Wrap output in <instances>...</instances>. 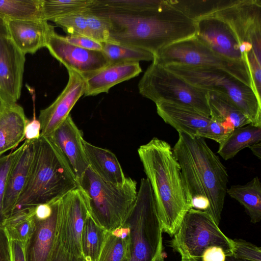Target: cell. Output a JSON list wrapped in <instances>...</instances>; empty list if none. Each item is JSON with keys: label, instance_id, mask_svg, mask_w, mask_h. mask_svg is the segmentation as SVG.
<instances>
[{"label": "cell", "instance_id": "cell-1", "mask_svg": "<svg viewBox=\"0 0 261 261\" xmlns=\"http://www.w3.org/2000/svg\"><path fill=\"white\" fill-rule=\"evenodd\" d=\"M109 23L107 42L137 48L153 54L178 41L195 36L196 22L169 6L127 12L89 9Z\"/></svg>", "mask_w": 261, "mask_h": 261}, {"label": "cell", "instance_id": "cell-2", "mask_svg": "<svg viewBox=\"0 0 261 261\" xmlns=\"http://www.w3.org/2000/svg\"><path fill=\"white\" fill-rule=\"evenodd\" d=\"M172 151L180 168L188 202L192 206L193 200H208L210 207L205 212L219 225L228 182L226 168L201 137L178 133Z\"/></svg>", "mask_w": 261, "mask_h": 261}, {"label": "cell", "instance_id": "cell-3", "mask_svg": "<svg viewBox=\"0 0 261 261\" xmlns=\"http://www.w3.org/2000/svg\"><path fill=\"white\" fill-rule=\"evenodd\" d=\"M138 153L151 185L163 231L173 237L192 208L179 165L170 145L155 137L140 146Z\"/></svg>", "mask_w": 261, "mask_h": 261}, {"label": "cell", "instance_id": "cell-4", "mask_svg": "<svg viewBox=\"0 0 261 261\" xmlns=\"http://www.w3.org/2000/svg\"><path fill=\"white\" fill-rule=\"evenodd\" d=\"M79 187L62 155L47 137L41 136L36 140L30 176L12 214L60 198Z\"/></svg>", "mask_w": 261, "mask_h": 261}, {"label": "cell", "instance_id": "cell-5", "mask_svg": "<svg viewBox=\"0 0 261 261\" xmlns=\"http://www.w3.org/2000/svg\"><path fill=\"white\" fill-rule=\"evenodd\" d=\"M123 223L130 229L125 261H164L163 228L147 178L141 179L136 200Z\"/></svg>", "mask_w": 261, "mask_h": 261}, {"label": "cell", "instance_id": "cell-6", "mask_svg": "<svg viewBox=\"0 0 261 261\" xmlns=\"http://www.w3.org/2000/svg\"><path fill=\"white\" fill-rule=\"evenodd\" d=\"M85 194L90 215L108 231L123 223L137 195V182L126 177L122 185L108 182L88 167L79 182Z\"/></svg>", "mask_w": 261, "mask_h": 261}, {"label": "cell", "instance_id": "cell-7", "mask_svg": "<svg viewBox=\"0 0 261 261\" xmlns=\"http://www.w3.org/2000/svg\"><path fill=\"white\" fill-rule=\"evenodd\" d=\"M163 66L196 87L224 95L243 113L250 124L261 127V100L251 88L228 73L176 64Z\"/></svg>", "mask_w": 261, "mask_h": 261}, {"label": "cell", "instance_id": "cell-8", "mask_svg": "<svg viewBox=\"0 0 261 261\" xmlns=\"http://www.w3.org/2000/svg\"><path fill=\"white\" fill-rule=\"evenodd\" d=\"M140 94L155 103L166 102L193 108L210 117L207 91L194 86L152 61L138 84Z\"/></svg>", "mask_w": 261, "mask_h": 261}, {"label": "cell", "instance_id": "cell-9", "mask_svg": "<svg viewBox=\"0 0 261 261\" xmlns=\"http://www.w3.org/2000/svg\"><path fill=\"white\" fill-rule=\"evenodd\" d=\"M152 61L162 66L176 64L221 70L253 89L246 62L233 61L218 55L195 36L178 41L162 48L154 55Z\"/></svg>", "mask_w": 261, "mask_h": 261}, {"label": "cell", "instance_id": "cell-10", "mask_svg": "<svg viewBox=\"0 0 261 261\" xmlns=\"http://www.w3.org/2000/svg\"><path fill=\"white\" fill-rule=\"evenodd\" d=\"M173 237L170 246L181 257L199 259L212 246L222 247L227 256L232 255L231 239L205 211L190 208Z\"/></svg>", "mask_w": 261, "mask_h": 261}, {"label": "cell", "instance_id": "cell-11", "mask_svg": "<svg viewBox=\"0 0 261 261\" xmlns=\"http://www.w3.org/2000/svg\"><path fill=\"white\" fill-rule=\"evenodd\" d=\"M227 22L236 35L242 55L252 50L260 60L261 1L238 0L214 15Z\"/></svg>", "mask_w": 261, "mask_h": 261}, {"label": "cell", "instance_id": "cell-12", "mask_svg": "<svg viewBox=\"0 0 261 261\" xmlns=\"http://www.w3.org/2000/svg\"><path fill=\"white\" fill-rule=\"evenodd\" d=\"M89 215L85 194L80 187L61 197L56 240L69 253L83 257L82 233Z\"/></svg>", "mask_w": 261, "mask_h": 261}, {"label": "cell", "instance_id": "cell-13", "mask_svg": "<svg viewBox=\"0 0 261 261\" xmlns=\"http://www.w3.org/2000/svg\"><path fill=\"white\" fill-rule=\"evenodd\" d=\"M61 198L35 206L34 228L24 244L26 261H49L56 240Z\"/></svg>", "mask_w": 261, "mask_h": 261}, {"label": "cell", "instance_id": "cell-14", "mask_svg": "<svg viewBox=\"0 0 261 261\" xmlns=\"http://www.w3.org/2000/svg\"><path fill=\"white\" fill-rule=\"evenodd\" d=\"M25 55L14 44L0 18V96L6 104L16 103L20 96Z\"/></svg>", "mask_w": 261, "mask_h": 261}, {"label": "cell", "instance_id": "cell-15", "mask_svg": "<svg viewBox=\"0 0 261 261\" xmlns=\"http://www.w3.org/2000/svg\"><path fill=\"white\" fill-rule=\"evenodd\" d=\"M46 47L67 70H73L81 76L109 64L102 51L87 49L73 45L55 31L50 35Z\"/></svg>", "mask_w": 261, "mask_h": 261}, {"label": "cell", "instance_id": "cell-16", "mask_svg": "<svg viewBox=\"0 0 261 261\" xmlns=\"http://www.w3.org/2000/svg\"><path fill=\"white\" fill-rule=\"evenodd\" d=\"M195 36L218 55L237 62H246L240 50L239 40L229 25L211 15L196 21Z\"/></svg>", "mask_w": 261, "mask_h": 261}, {"label": "cell", "instance_id": "cell-17", "mask_svg": "<svg viewBox=\"0 0 261 261\" xmlns=\"http://www.w3.org/2000/svg\"><path fill=\"white\" fill-rule=\"evenodd\" d=\"M66 161L79 184L89 167L84 146L83 134L69 114L47 137Z\"/></svg>", "mask_w": 261, "mask_h": 261}, {"label": "cell", "instance_id": "cell-18", "mask_svg": "<svg viewBox=\"0 0 261 261\" xmlns=\"http://www.w3.org/2000/svg\"><path fill=\"white\" fill-rule=\"evenodd\" d=\"M67 70L69 79L66 87L50 106L40 112L38 120L41 124V136L49 137L84 95L85 84L83 77L73 70Z\"/></svg>", "mask_w": 261, "mask_h": 261}, {"label": "cell", "instance_id": "cell-19", "mask_svg": "<svg viewBox=\"0 0 261 261\" xmlns=\"http://www.w3.org/2000/svg\"><path fill=\"white\" fill-rule=\"evenodd\" d=\"M35 140H25L8 174L3 201L6 218L11 216L28 182L35 153Z\"/></svg>", "mask_w": 261, "mask_h": 261}, {"label": "cell", "instance_id": "cell-20", "mask_svg": "<svg viewBox=\"0 0 261 261\" xmlns=\"http://www.w3.org/2000/svg\"><path fill=\"white\" fill-rule=\"evenodd\" d=\"M3 20L12 41L25 55L35 54L46 47L50 35L55 31L54 26L43 19Z\"/></svg>", "mask_w": 261, "mask_h": 261}, {"label": "cell", "instance_id": "cell-21", "mask_svg": "<svg viewBox=\"0 0 261 261\" xmlns=\"http://www.w3.org/2000/svg\"><path fill=\"white\" fill-rule=\"evenodd\" d=\"M142 72L139 62L109 64L95 72L81 75L85 84L84 96L108 93L116 85L138 76Z\"/></svg>", "mask_w": 261, "mask_h": 261}, {"label": "cell", "instance_id": "cell-22", "mask_svg": "<svg viewBox=\"0 0 261 261\" xmlns=\"http://www.w3.org/2000/svg\"><path fill=\"white\" fill-rule=\"evenodd\" d=\"M158 114L178 133L197 137L198 132L206 127L211 118L198 111L177 104L160 101L155 103Z\"/></svg>", "mask_w": 261, "mask_h": 261}, {"label": "cell", "instance_id": "cell-23", "mask_svg": "<svg viewBox=\"0 0 261 261\" xmlns=\"http://www.w3.org/2000/svg\"><path fill=\"white\" fill-rule=\"evenodd\" d=\"M29 120L16 103L6 104L0 113V157L25 140L24 129Z\"/></svg>", "mask_w": 261, "mask_h": 261}, {"label": "cell", "instance_id": "cell-24", "mask_svg": "<svg viewBox=\"0 0 261 261\" xmlns=\"http://www.w3.org/2000/svg\"><path fill=\"white\" fill-rule=\"evenodd\" d=\"M84 150L89 167L103 180L114 185H122L126 177L116 155L108 149L84 141Z\"/></svg>", "mask_w": 261, "mask_h": 261}, {"label": "cell", "instance_id": "cell-25", "mask_svg": "<svg viewBox=\"0 0 261 261\" xmlns=\"http://www.w3.org/2000/svg\"><path fill=\"white\" fill-rule=\"evenodd\" d=\"M206 96L211 119L224 122L235 128L250 124L243 113L224 95L207 91Z\"/></svg>", "mask_w": 261, "mask_h": 261}, {"label": "cell", "instance_id": "cell-26", "mask_svg": "<svg viewBox=\"0 0 261 261\" xmlns=\"http://www.w3.org/2000/svg\"><path fill=\"white\" fill-rule=\"evenodd\" d=\"M261 142V127L249 124L236 128L219 144L217 152L225 160L234 158L243 149Z\"/></svg>", "mask_w": 261, "mask_h": 261}, {"label": "cell", "instance_id": "cell-27", "mask_svg": "<svg viewBox=\"0 0 261 261\" xmlns=\"http://www.w3.org/2000/svg\"><path fill=\"white\" fill-rule=\"evenodd\" d=\"M245 208L251 222L256 223L261 219V184L258 177L245 185H233L226 192Z\"/></svg>", "mask_w": 261, "mask_h": 261}, {"label": "cell", "instance_id": "cell-28", "mask_svg": "<svg viewBox=\"0 0 261 261\" xmlns=\"http://www.w3.org/2000/svg\"><path fill=\"white\" fill-rule=\"evenodd\" d=\"M168 5L194 21L214 15L238 0H166Z\"/></svg>", "mask_w": 261, "mask_h": 261}, {"label": "cell", "instance_id": "cell-29", "mask_svg": "<svg viewBox=\"0 0 261 261\" xmlns=\"http://www.w3.org/2000/svg\"><path fill=\"white\" fill-rule=\"evenodd\" d=\"M0 18L19 20L43 19L42 0H0Z\"/></svg>", "mask_w": 261, "mask_h": 261}, {"label": "cell", "instance_id": "cell-30", "mask_svg": "<svg viewBox=\"0 0 261 261\" xmlns=\"http://www.w3.org/2000/svg\"><path fill=\"white\" fill-rule=\"evenodd\" d=\"M107 230L99 226L89 215L81 237L83 256L86 261H96L102 247Z\"/></svg>", "mask_w": 261, "mask_h": 261}, {"label": "cell", "instance_id": "cell-31", "mask_svg": "<svg viewBox=\"0 0 261 261\" xmlns=\"http://www.w3.org/2000/svg\"><path fill=\"white\" fill-rule=\"evenodd\" d=\"M35 207L18 211L6 218L3 227L10 240H16L23 244L33 231L34 222L33 215Z\"/></svg>", "mask_w": 261, "mask_h": 261}, {"label": "cell", "instance_id": "cell-32", "mask_svg": "<svg viewBox=\"0 0 261 261\" xmlns=\"http://www.w3.org/2000/svg\"><path fill=\"white\" fill-rule=\"evenodd\" d=\"M102 51L106 56L109 64L152 61L154 58L153 54L143 49L109 42H102Z\"/></svg>", "mask_w": 261, "mask_h": 261}, {"label": "cell", "instance_id": "cell-33", "mask_svg": "<svg viewBox=\"0 0 261 261\" xmlns=\"http://www.w3.org/2000/svg\"><path fill=\"white\" fill-rule=\"evenodd\" d=\"M94 0H42L43 19L53 21L55 19L73 13L89 10Z\"/></svg>", "mask_w": 261, "mask_h": 261}, {"label": "cell", "instance_id": "cell-34", "mask_svg": "<svg viewBox=\"0 0 261 261\" xmlns=\"http://www.w3.org/2000/svg\"><path fill=\"white\" fill-rule=\"evenodd\" d=\"M128 240L122 239L107 231L96 261H125L128 256Z\"/></svg>", "mask_w": 261, "mask_h": 261}, {"label": "cell", "instance_id": "cell-35", "mask_svg": "<svg viewBox=\"0 0 261 261\" xmlns=\"http://www.w3.org/2000/svg\"><path fill=\"white\" fill-rule=\"evenodd\" d=\"M83 12L60 17L52 21L61 27L69 35H83L90 37Z\"/></svg>", "mask_w": 261, "mask_h": 261}, {"label": "cell", "instance_id": "cell-36", "mask_svg": "<svg viewBox=\"0 0 261 261\" xmlns=\"http://www.w3.org/2000/svg\"><path fill=\"white\" fill-rule=\"evenodd\" d=\"M85 16L90 37L100 42H107L109 35V23L104 18L89 10L83 12Z\"/></svg>", "mask_w": 261, "mask_h": 261}, {"label": "cell", "instance_id": "cell-37", "mask_svg": "<svg viewBox=\"0 0 261 261\" xmlns=\"http://www.w3.org/2000/svg\"><path fill=\"white\" fill-rule=\"evenodd\" d=\"M21 149L20 146L15 150L0 157V226L3 227L6 219L3 211V201L6 182L10 170Z\"/></svg>", "mask_w": 261, "mask_h": 261}, {"label": "cell", "instance_id": "cell-38", "mask_svg": "<svg viewBox=\"0 0 261 261\" xmlns=\"http://www.w3.org/2000/svg\"><path fill=\"white\" fill-rule=\"evenodd\" d=\"M232 255L250 261H261L260 247L242 239H231Z\"/></svg>", "mask_w": 261, "mask_h": 261}, {"label": "cell", "instance_id": "cell-39", "mask_svg": "<svg viewBox=\"0 0 261 261\" xmlns=\"http://www.w3.org/2000/svg\"><path fill=\"white\" fill-rule=\"evenodd\" d=\"M232 131L220 122L211 119V122L206 127L198 132L197 137L203 139H210L220 144Z\"/></svg>", "mask_w": 261, "mask_h": 261}, {"label": "cell", "instance_id": "cell-40", "mask_svg": "<svg viewBox=\"0 0 261 261\" xmlns=\"http://www.w3.org/2000/svg\"><path fill=\"white\" fill-rule=\"evenodd\" d=\"M64 38L68 42L83 48L98 51H102V42L88 36L68 35L64 37Z\"/></svg>", "mask_w": 261, "mask_h": 261}, {"label": "cell", "instance_id": "cell-41", "mask_svg": "<svg viewBox=\"0 0 261 261\" xmlns=\"http://www.w3.org/2000/svg\"><path fill=\"white\" fill-rule=\"evenodd\" d=\"M49 261H86L83 257H79L66 251L55 240Z\"/></svg>", "mask_w": 261, "mask_h": 261}, {"label": "cell", "instance_id": "cell-42", "mask_svg": "<svg viewBox=\"0 0 261 261\" xmlns=\"http://www.w3.org/2000/svg\"><path fill=\"white\" fill-rule=\"evenodd\" d=\"M226 256L222 247L218 246H212L208 247L203 251L199 259H194V260L225 261Z\"/></svg>", "mask_w": 261, "mask_h": 261}, {"label": "cell", "instance_id": "cell-43", "mask_svg": "<svg viewBox=\"0 0 261 261\" xmlns=\"http://www.w3.org/2000/svg\"><path fill=\"white\" fill-rule=\"evenodd\" d=\"M0 261H11L10 240L5 229L0 226Z\"/></svg>", "mask_w": 261, "mask_h": 261}, {"label": "cell", "instance_id": "cell-44", "mask_svg": "<svg viewBox=\"0 0 261 261\" xmlns=\"http://www.w3.org/2000/svg\"><path fill=\"white\" fill-rule=\"evenodd\" d=\"M41 136V124L38 119L35 117L32 120H29L24 129V138L27 140H35Z\"/></svg>", "mask_w": 261, "mask_h": 261}, {"label": "cell", "instance_id": "cell-45", "mask_svg": "<svg viewBox=\"0 0 261 261\" xmlns=\"http://www.w3.org/2000/svg\"><path fill=\"white\" fill-rule=\"evenodd\" d=\"M10 245L11 261H26L24 244L20 241L10 240Z\"/></svg>", "mask_w": 261, "mask_h": 261}, {"label": "cell", "instance_id": "cell-46", "mask_svg": "<svg viewBox=\"0 0 261 261\" xmlns=\"http://www.w3.org/2000/svg\"><path fill=\"white\" fill-rule=\"evenodd\" d=\"M249 148L251 149L252 153L259 159H261V142L254 144Z\"/></svg>", "mask_w": 261, "mask_h": 261}, {"label": "cell", "instance_id": "cell-47", "mask_svg": "<svg viewBox=\"0 0 261 261\" xmlns=\"http://www.w3.org/2000/svg\"><path fill=\"white\" fill-rule=\"evenodd\" d=\"M194 261H195V260H194ZM225 261H250V260H245V259H243L237 258L231 255L226 256Z\"/></svg>", "mask_w": 261, "mask_h": 261}, {"label": "cell", "instance_id": "cell-48", "mask_svg": "<svg viewBox=\"0 0 261 261\" xmlns=\"http://www.w3.org/2000/svg\"><path fill=\"white\" fill-rule=\"evenodd\" d=\"M6 103L4 101L1 97L0 96V113L4 109Z\"/></svg>", "mask_w": 261, "mask_h": 261}, {"label": "cell", "instance_id": "cell-49", "mask_svg": "<svg viewBox=\"0 0 261 261\" xmlns=\"http://www.w3.org/2000/svg\"><path fill=\"white\" fill-rule=\"evenodd\" d=\"M180 261H194L192 259L184 257H181V260Z\"/></svg>", "mask_w": 261, "mask_h": 261}]
</instances>
